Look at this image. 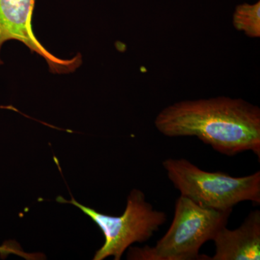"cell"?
<instances>
[{
	"mask_svg": "<svg viewBox=\"0 0 260 260\" xmlns=\"http://www.w3.org/2000/svg\"><path fill=\"white\" fill-rule=\"evenodd\" d=\"M215 254L209 260H259L260 211H251L234 230L224 226L213 239Z\"/></svg>",
	"mask_w": 260,
	"mask_h": 260,
	"instance_id": "8992f818",
	"label": "cell"
},
{
	"mask_svg": "<svg viewBox=\"0 0 260 260\" xmlns=\"http://www.w3.org/2000/svg\"><path fill=\"white\" fill-rule=\"evenodd\" d=\"M234 28L246 37H260V2L254 4L243 3L237 5L233 14Z\"/></svg>",
	"mask_w": 260,
	"mask_h": 260,
	"instance_id": "52a82bcc",
	"label": "cell"
},
{
	"mask_svg": "<svg viewBox=\"0 0 260 260\" xmlns=\"http://www.w3.org/2000/svg\"><path fill=\"white\" fill-rule=\"evenodd\" d=\"M56 201L78 207L102 231L105 242L95 253L94 260H103L111 256L114 260L120 259L129 246L134 243L148 242L167 221V213L155 209L145 199L144 192L138 189L129 193L126 209L120 216L99 213L80 204L74 198L68 201L59 197Z\"/></svg>",
	"mask_w": 260,
	"mask_h": 260,
	"instance_id": "277c9868",
	"label": "cell"
},
{
	"mask_svg": "<svg viewBox=\"0 0 260 260\" xmlns=\"http://www.w3.org/2000/svg\"><path fill=\"white\" fill-rule=\"evenodd\" d=\"M232 210L205 208L184 197L175 203L174 219L155 246L130 247L127 259L135 260H209L200 254L203 244L226 226Z\"/></svg>",
	"mask_w": 260,
	"mask_h": 260,
	"instance_id": "7a4b0ae2",
	"label": "cell"
},
{
	"mask_svg": "<svg viewBox=\"0 0 260 260\" xmlns=\"http://www.w3.org/2000/svg\"><path fill=\"white\" fill-rule=\"evenodd\" d=\"M162 165L181 196L205 208L233 210L245 201L260 204L259 171L234 177L222 172H206L185 158H168Z\"/></svg>",
	"mask_w": 260,
	"mask_h": 260,
	"instance_id": "3957f363",
	"label": "cell"
},
{
	"mask_svg": "<svg viewBox=\"0 0 260 260\" xmlns=\"http://www.w3.org/2000/svg\"><path fill=\"white\" fill-rule=\"evenodd\" d=\"M36 0H0V50L5 42L19 41L32 52L42 56L51 73L74 72L82 64L81 54L71 59H62L49 52L39 42L32 29V16ZM3 62L0 59V65Z\"/></svg>",
	"mask_w": 260,
	"mask_h": 260,
	"instance_id": "5b68a950",
	"label": "cell"
},
{
	"mask_svg": "<svg viewBox=\"0 0 260 260\" xmlns=\"http://www.w3.org/2000/svg\"><path fill=\"white\" fill-rule=\"evenodd\" d=\"M154 124L169 138L196 137L228 156L251 151L260 159V109L243 99L181 101L164 108Z\"/></svg>",
	"mask_w": 260,
	"mask_h": 260,
	"instance_id": "6da1fadb",
	"label": "cell"
},
{
	"mask_svg": "<svg viewBox=\"0 0 260 260\" xmlns=\"http://www.w3.org/2000/svg\"><path fill=\"white\" fill-rule=\"evenodd\" d=\"M10 253H14V254H18L22 256H25V254L22 253V251H19L18 249L15 248V246H3L0 247V254L1 256H4V254H8Z\"/></svg>",
	"mask_w": 260,
	"mask_h": 260,
	"instance_id": "ba28073f",
	"label": "cell"
}]
</instances>
